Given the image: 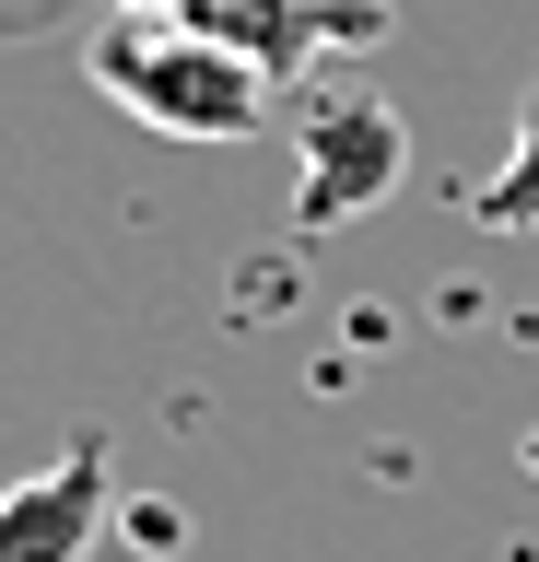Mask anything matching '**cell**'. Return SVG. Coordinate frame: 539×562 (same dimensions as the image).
I'll return each instance as SVG.
<instances>
[{"instance_id":"obj_1","label":"cell","mask_w":539,"mask_h":562,"mask_svg":"<svg viewBox=\"0 0 539 562\" xmlns=\"http://www.w3.org/2000/svg\"><path fill=\"white\" fill-rule=\"evenodd\" d=\"M82 82L117 117H142L153 140H258L282 105V82L247 47H223L212 24H94Z\"/></svg>"},{"instance_id":"obj_4","label":"cell","mask_w":539,"mask_h":562,"mask_svg":"<svg viewBox=\"0 0 539 562\" xmlns=\"http://www.w3.org/2000/svg\"><path fill=\"white\" fill-rule=\"evenodd\" d=\"M212 35L247 47L270 82L317 59H352V47H388V0H212Z\"/></svg>"},{"instance_id":"obj_2","label":"cell","mask_w":539,"mask_h":562,"mask_svg":"<svg viewBox=\"0 0 539 562\" xmlns=\"http://www.w3.org/2000/svg\"><path fill=\"white\" fill-rule=\"evenodd\" d=\"M411 176V117L375 82H317L293 105V235H340Z\"/></svg>"},{"instance_id":"obj_6","label":"cell","mask_w":539,"mask_h":562,"mask_svg":"<svg viewBox=\"0 0 539 562\" xmlns=\"http://www.w3.org/2000/svg\"><path fill=\"white\" fill-rule=\"evenodd\" d=\"M106 24H212V0H106Z\"/></svg>"},{"instance_id":"obj_3","label":"cell","mask_w":539,"mask_h":562,"mask_svg":"<svg viewBox=\"0 0 539 562\" xmlns=\"http://www.w3.org/2000/svg\"><path fill=\"white\" fill-rule=\"evenodd\" d=\"M106 504H117V457L82 434L36 469V481L0 492V562H82L106 539Z\"/></svg>"},{"instance_id":"obj_5","label":"cell","mask_w":539,"mask_h":562,"mask_svg":"<svg viewBox=\"0 0 539 562\" xmlns=\"http://www.w3.org/2000/svg\"><path fill=\"white\" fill-rule=\"evenodd\" d=\"M481 235H539V82L516 94V130H504V165L469 188Z\"/></svg>"}]
</instances>
